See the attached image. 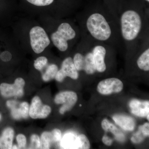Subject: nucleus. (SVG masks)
<instances>
[{
	"instance_id": "14",
	"label": "nucleus",
	"mask_w": 149,
	"mask_h": 149,
	"mask_svg": "<svg viewBox=\"0 0 149 149\" xmlns=\"http://www.w3.org/2000/svg\"><path fill=\"white\" fill-rule=\"evenodd\" d=\"M102 128L104 130L106 131H110L113 133V135L115 136V139L117 141H123L125 139V136L122 132L114 125L110 123L107 119H104L102 120Z\"/></svg>"
},
{
	"instance_id": "8",
	"label": "nucleus",
	"mask_w": 149,
	"mask_h": 149,
	"mask_svg": "<svg viewBox=\"0 0 149 149\" xmlns=\"http://www.w3.org/2000/svg\"><path fill=\"white\" fill-rule=\"evenodd\" d=\"M77 100V94L72 91L61 92L56 96L54 102L56 104H63L61 107L59 112L63 114L70 110L74 107Z\"/></svg>"
},
{
	"instance_id": "12",
	"label": "nucleus",
	"mask_w": 149,
	"mask_h": 149,
	"mask_svg": "<svg viewBox=\"0 0 149 149\" xmlns=\"http://www.w3.org/2000/svg\"><path fill=\"white\" fill-rule=\"evenodd\" d=\"M14 132L12 128H5L0 136V149H12Z\"/></svg>"
},
{
	"instance_id": "30",
	"label": "nucleus",
	"mask_w": 149,
	"mask_h": 149,
	"mask_svg": "<svg viewBox=\"0 0 149 149\" xmlns=\"http://www.w3.org/2000/svg\"><path fill=\"white\" fill-rule=\"evenodd\" d=\"M107 1H117V0H107Z\"/></svg>"
},
{
	"instance_id": "32",
	"label": "nucleus",
	"mask_w": 149,
	"mask_h": 149,
	"mask_svg": "<svg viewBox=\"0 0 149 149\" xmlns=\"http://www.w3.org/2000/svg\"><path fill=\"white\" fill-rule=\"evenodd\" d=\"M1 118H2L1 114V113H0V120H1Z\"/></svg>"
},
{
	"instance_id": "9",
	"label": "nucleus",
	"mask_w": 149,
	"mask_h": 149,
	"mask_svg": "<svg viewBox=\"0 0 149 149\" xmlns=\"http://www.w3.org/2000/svg\"><path fill=\"white\" fill-rule=\"evenodd\" d=\"M51 111V107L43 104L39 97L35 96L32 99L29 109V115L32 118H45L50 114Z\"/></svg>"
},
{
	"instance_id": "26",
	"label": "nucleus",
	"mask_w": 149,
	"mask_h": 149,
	"mask_svg": "<svg viewBox=\"0 0 149 149\" xmlns=\"http://www.w3.org/2000/svg\"><path fill=\"white\" fill-rule=\"evenodd\" d=\"M54 142H59L60 141L61 139V131L59 129H55L53 130L52 132Z\"/></svg>"
},
{
	"instance_id": "11",
	"label": "nucleus",
	"mask_w": 149,
	"mask_h": 149,
	"mask_svg": "<svg viewBox=\"0 0 149 149\" xmlns=\"http://www.w3.org/2000/svg\"><path fill=\"white\" fill-rule=\"evenodd\" d=\"M113 119L123 130L132 131L135 128V121L133 118L129 116L116 115L113 117Z\"/></svg>"
},
{
	"instance_id": "29",
	"label": "nucleus",
	"mask_w": 149,
	"mask_h": 149,
	"mask_svg": "<svg viewBox=\"0 0 149 149\" xmlns=\"http://www.w3.org/2000/svg\"><path fill=\"white\" fill-rule=\"evenodd\" d=\"M12 149H17L18 148L17 147V146H15V145H14L13 146H12Z\"/></svg>"
},
{
	"instance_id": "31",
	"label": "nucleus",
	"mask_w": 149,
	"mask_h": 149,
	"mask_svg": "<svg viewBox=\"0 0 149 149\" xmlns=\"http://www.w3.org/2000/svg\"><path fill=\"white\" fill-rule=\"evenodd\" d=\"M149 115H148V116H147V119H148V120H149Z\"/></svg>"
},
{
	"instance_id": "4",
	"label": "nucleus",
	"mask_w": 149,
	"mask_h": 149,
	"mask_svg": "<svg viewBox=\"0 0 149 149\" xmlns=\"http://www.w3.org/2000/svg\"><path fill=\"white\" fill-rule=\"evenodd\" d=\"M30 45L36 54L42 52L50 44V40L45 29L40 26L32 27L29 32Z\"/></svg>"
},
{
	"instance_id": "25",
	"label": "nucleus",
	"mask_w": 149,
	"mask_h": 149,
	"mask_svg": "<svg viewBox=\"0 0 149 149\" xmlns=\"http://www.w3.org/2000/svg\"><path fill=\"white\" fill-rule=\"evenodd\" d=\"M0 58L3 61H9L11 59L12 55L8 51H5L0 54Z\"/></svg>"
},
{
	"instance_id": "18",
	"label": "nucleus",
	"mask_w": 149,
	"mask_h": 149,
	"mask_svg": "<svg viewBox=\"0 0 149 149\" xmlns=\"http://www.w3.org/2000/svg\"><path fill=\"white\" fill-rule=\"evenodd\" d=\"M6 104L9 108L11 109V113L13 118L17 120L22 118L18 102L14 100L8 101Z\"/></svg>"
},
{
	"instance_id": "2",
	"label": "nucleus",
	"mask_w": 149,
	"mask_h": 149,
	"mask_svg": "<svg viewBox=\"0 0 149 149\" xmlns=\"http://www.w3.org/2000/svg\"><path fill=\"white\" fill-rule=\"evenodd\" d=\"M80 16V32L115 49L123 43L118 16L104 4L84 9Z\"/></svg>"
},
{
	"instance_id": "7",
	"label": "nucleus",
	"mask_w": 149,
	"mask_h": 149,
	"mask_svg": "<svg viewBox=\"0 0 149 149\" xmlns=\"http://www.w3.org/2000/svg\"><path fill=\"white\" fill-rule=\"evenodd\" d=\"M123 83L119 79L115 77L107 78L102 80L97 85L98 92L103 95H108L113 93H118L122 91Z\"/></svg>"
},
{
	"instance_id": "23",
	"label": "nucleus",
	"mask_w": 149,
	"mask_h": 149,
	"mask_svg": "<svg viewBox=\"0 0 149 149\" xmlns=\"http://www.w3.org/2000/svg\"><path fill=\"white\" fill-rule=\"evenodd\" d=\"M31 148L39 149L40 148V137L36 134H33L31 136Z\"/></svg>"
},
{
	"instance_id": "24",
	"label": "nucleus",
	"mask_w": 149,
	"mask_h": 149,
	"mask_svg": "<svg viewBox=\"0 0 149 149\" xmlns=\"http://www.w3.org/2000/svg\"><path fill=\"white\" fill-rule=\"evenodd\" d=\"M17 141L19 148H23L26 146L27 140L25 136L23 134H19L16 137Z\"/></svg>"
},
{
	"instance_id": "16",
	"label": "nucleus",
	"mask_w": 149,
	"mask_h": 149,
	"mask_svg": "<svg viewBox=\"0 0 149 149\" xmlns=\"http://www.w3.org/2000/svg\"><path fill=\"white\" fill-rule=\"evenodd\" d=\"M58 70V67L56 65L52 64L48 66L45 72L42 74V78L45 82H48L55 78L57 72Z\"/></svg>"
},
{
	"instance_id": "3",
	"label": "nucleus",
	"mask_w": 149,
	"mask_h": 149,
	"mask_svg": "<svg viewBox=\"0 0 149 149\" xmlns=\"http://www.w3.org/2000/svg\"><path fill=\"white\" fill-rule=\"evenodd\" d=\"M71 23L61 22L56 30L51 35V39L54 45L59 51L65 52L69 48V42L80 38V29H76Z\"/></svg>"
},
{
	"instance_id": "19",
	"label": "nucleus",
	"mask_w": 149,
	"mask_h": 149,
	"mask_svg": "<svg viewBox=\"0 0 149 149\" xmlns=\"http://www.w3.org/2000/svg\"><path fill=\"white\" fill-rule=\"evenodd\" d=\"M48 64V59L45 56H40L34 61V66L35 69L42 71Z\"/></svg>"
},
{
	"instance_id": "17",
	"label": "nucleus",
	"mask_w": 149,
	"mask_h": 149,
	"mask_svg": "<svg viewBox=\"0 0 149 149\" xmlns=\"http://www.w3.org/2000/svg\"><path fill=\"white\" fill-rule=\"evenodd\" d=\"M53 143L55 142L52 132H44L41 136L40 148L49 149Z\"/></svg>"
},
{
	"instance_id": "28",
	"label": "nucleus",
	"mask_w": 149,
	"mask_h": 149,
	"mask_svg": "<svg viewBox=\"0 0 149 149\" xmlns=\"http://www.w3.org/2000/svg\"><path fill=\"white\" fill-rule=\"evenodd\" d=\"M142 1L143 2L144 4L146 6L148 7L149 0H142Z\"/></svg>"
},
{
	"instance_id": "20",
	"label": "nucleus",
	"mask_w": 149,
	"mask_h": 149,
	"mask_svg": "<svg viewBox=\"0 0 149 149\" xmlns=\"http://www.w3.org/2000/svg\"><path fill=\"white\" fill-rule=\"evenodd\" d=\"M20 113L22 118H27L29 115V105L27 102H23L19 104Z\"/></svg>"
},
{
	"instance_id": "27",
	"label": "nucleus",
	"mask_w": 149,
	"mask_h": 149,
	"mask_svg": "<svg viewBox=\"0 0 149 149\" xmlns=\"http://www.w3.org/2000/svg\"><path fill=\"white\" fill-rule=\"evenodd\" d=\"M102 141L104 143L105 145H107V146H111L113 140L108 136H107V135H104L103 137Z\"/></svg>"
},
{
	"instance_id": "15",
	"label": "nucleus",
	"mask_w": 149,
	"mask_h": 149,
	"mask_svg": "<svg viewBox=\"0 0 149 149\" xmlns=\"http://www.w3.org/2000/svg\"><path fill=\"white\" fill-rule=\"evenodd\" d=\"M149 124L148 123L143 125L139 126V130L134 134L131 138V140L133 143H139L143 141L149 135Z\"/></svg>"
},
{
	"instance_id": "6",
	"label": "nucleus",
	"mask_w": 149,
	"mask_h": 149,
	"mask_svg": "<svg viewBox=\"0 0 149 149\" xmlns=\"http://www.w3.org/2000/svg\"><path fill=\"white\" fill-rule=\"evenodd\" d=\"M66 77H70L73 80H77L79 77V72L74 66L71 57H67L63 61L61 68L58 70L55 78L58 82H61Z\"/></svg>"
},
{
	"instance_id": "22",
	"label": "nucleus",
	"mask_w": 149,
	"mask_h": 149,
	"mask_svg": "<svg viewBox=\"0 0 149 149\" xmlns=\"http://www.w3.org/2000/svg\"><path fill=\"white\" fill-rule=\"evenodd\" d=\"M30 3L37 6H45L52 4L54 0H26Z\"/></svg>"
},
{
	"instance_id": "5",
	"label": "nucleus",
	"mask_w": 149,
	"mask_h": 149,
	"mask_svg": "<svg viewBox=\"0 0 149 149\" xmlns=\"http://www.w3.org/2000/svg\"><path fill=\"white\" fill-rule=\"evenodd\" d=\"M25 81L23 78L18 77L13 84L2 83L0 85V93L3 97H20L24 95Z\"/></svg>"
},
{
	"instance_id": "1",
	"label": "nucleus",
	"mask_w": 149,
	"mask_h": 149,
	"mask_svg": "<svg viewBox=\"0 0 149 149\" xmlns=\"http://www.w3.org/2000/svg\"><path fill=\"white\" fill-rule=\"evenodd\" d=\"M118 16L126 54L134 56L144 39L149 36V7L142 0H122Z\"/></svg>"
},
{
	"instance_id": "13",
	"label": "nucleus",
	"mask_w": 149,
	"mask_h": 149,
	"mask_svg": "<svg viewBox=\"0 0 149 149\" xmlns=\"http://www.w3.org/2000/svg\"><path fill=\"white\" fill-rule=\"evenodd\" d=\"M61 144L65 149H79L80 147L78 137L72 133L65 134L62 139Z\"/></svg>"
},
{
	"instance_id": "10",
	"label": "nucleus",
	"mask_w": 149,
	"mask_h": 149,
	"mask_svg": "<svg viewBox=\"0 0 149 149\" xmlns=\"http://www.w3.org/2000/svg\"><path fill=\"white\" fill-rule=\"evenodd\" d=\"M129 107L133 114L139 117H144L149 114V101H141L133 100L129 103Z\"/></svg>"
},
{
	"instance_id": "21",
	"label": "nucleus",
	"mask_w": 149,
	"mask_h": 149,
	"mask_svg": "<svg viewBox=\"0 0 149 149\" xmlns=\"http://www.w3.org/2000/svg\"><path fill=\"white\" fill-rule=\"evenodd\" d=\"M79 139L80 147L79 149H88L91 147L90 142L85 135L81 134L78 136Z\"/></svg>"
}]
</instances>
